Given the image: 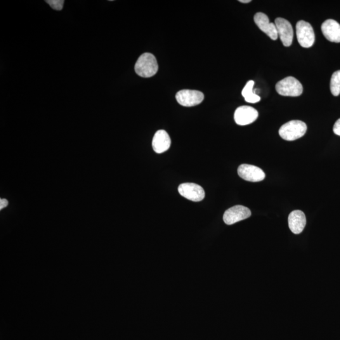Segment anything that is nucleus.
Masks as SVG:
<instances>
[{"label": "nucleus", "mask_w": 340, "mask_h": 340, "mask_svg": "<svg viewBox=\"0 0 340 340\" xmlns=\"http://www.w3.org/2000/svg\"><path fill=\"white\" fill-rule=\"evenodd\" d=\"M158 65L153 54L144 53L139 57L135 65V72L143 78H150L157 74Z\"/></svg>", "instance_id": "obj_1"}, {"label": "nucleus", "mask_w": 340, "mask_h": 340, "mask_svg": "<svg viewBox=\"0 0 340 340\" xmlns=\"http://www.w3.org/2000/svg\"><path fill=\"white\" fill-rule=\"evenodd\" d=\"M307 131L305 123L301 120H294L285 123L279 129V135L284 140H296L304 136Z\"/></svg>", "instance_id": "obj_2"}, {"label": "nucleus", "mask_w": 340, "mask_h": 340, "mask_svg": "<svg viewBox=\"0 0 340 340\" xmlns=\"http://www.w3.org/2000/svg\"><path fill=\"white\" fill-rule=\"evenodd\" d=\"M276 91L280 95L299 96L303 91V87L299 80L289 77L278 82L275 86Z\"/></svg>", "instance_id": "obj_3"}, {"label": "nucleus", "mask_w": 340, "mask_h": 340, "mask_svg": "<svg viewBox=\"0 0 340 340\" xmlns=\"http://www.w3.org/2000/svg\"><path fill=\"white\" fill-rule=\"evenodd\" d=\"M297 41L302 47L309 48L315 42V34L310 23L304 20L299 21L296 24Z\"/></svg>", "instance_id": "obj_4"}, {"label": "nucleus", "mask_w": 340, "mask_h": 340, "mask_svg": "<svg viewBox=\"0 0 340 340\" xmlns=\"http://www.w3.org/2000/svg\"><path fill=\"white\" fill-rule=\"evenodd\" d=\"M176 99L179 105L184 107H193L202 103L204 94L197 90L183 89L176 93Z\"/></svg>", "instance_id": "obj_5"}, {"label": "nucleus", "mask_w": 340, "mask_h": 340, "mask_svg": "<svg viewBox=\"0 0 340 340\" xmlns=\"http://www.w3.org/2000/svg\"><path fill=\"white\" fill-rule=\"evenodd\" d=\"M178 192L182 197L193 202L202 201L205 198V191L201 186L193 183L181 184Z\"/></svg>", "instance_id": "obj_6"}, {"label": "nucleus", "mask_w": 340, "mask_h": 340, "mask_svg": "<svg viewBox=\"0 0 340 340\" xmlns=\"http://www.w3.org/2000/svg\"><path fill=\"white\" fill-rule=\"evenodd\" d=\"M251 215V211L249 208L243 205H236L224 212L223 220L227 225H232L238 222L249 218Z\"/></svg>", "instance_id": "obj_7"}, {"label": "nucleus", "mask_w": 340, "mask_h": 340, "mask_svg": "<svg viewBox=\"0 0 340 340\" xmlns=\"http://www.w3.org/2000/svg\"><path fill=\"white\" fill-rule=\"evenodd\" d=\"M238 173L241 178L252 182H258L265 178V174L263 170L252 165H240L238 167Z\"/></svg>", "instance_id": "obj_8"}, {"label": "nucleus", "mask_w": 340, "mask_h": 340, "mask_svg": "<svg viewBox=\"0 0 340 340\" xmlns=\"http://www.w3.org/2000/svg\"><path fill=\"white\" fill-rule=\"evenodd\" d=\"M258 117V111L250 106H242L238 107L234 115L236 124L240 126H247L252 124Z\"/></svg>", "instance_id": "obj_9"}, {"label": "nucleus", "mask_w": 340, "mask_h": 340, "mask_svg": "<svg viewBox=\"0 0 340 340\" xmlns=\"http://www.w3.org/2000/svg\"><path fill=\"white\" fill-rule=\"evenodd\" d=\"M278 36L280 37L283 46L289 47L292 44L294 31L292 26L289 21L283 18H277L275 20Z\"/></svg>", "instance_id": "obj_10"}, {"label": "nucleus", "mask_w": 340, "mask_h": 340, "mask_svg": "<svg viewBox=\"0 0 340 340\" xmlns=\"http://www.w3.org/2000/svg\"><path fill=\"white\" fill-rule=\"evenodd\" d=\"M254 21L259 29L267 35L271 40L275 41L277 39L278 35L275 23H270L268 17L265 14L256 13L254 16Z\"/></svg>", "instance_id": "obj_11"}, {"label": "nucleus", "mask_w": 340, "mask_h": 340, "mask_svg": "<svg viewBox=\"0 0 340 340\" xmlns=\"http://www.w3.org/2000/svg\"><path fill=\"white\" fill-rule=\"evenodd\" d=\"M321 30L326 39L330 42L340 43V25L333 19H328L323 23Z\"/></svg>", "instance_id": "obj_12"}, {"label": "nucleus", "mask_w": 340, "mask_h": 340, "mask_svg": "<svg viewBox=\"0 0 340 340\" xmlns=\"http://www.w3.org/2000/svg\"><path fill=\"white\" fill-rule=\"evenodd\" d=\"M288 223L290 231L296 235H299L303 231L306 225V218L304 212L296 210L289 214Z\"/></svg>", "instance_id": "obj_13"}, {"label": "nucleus", "mask_w": 340, "mask_h": 340, "mask_svg": "<svg viewBox=\"0 0 340 340\" xmlns=\"http://www.w3.org/2000/svg\"><path fill=\"white\" fill-rule=\"evenodd\" d=\"M153 150L158 154L167 151L171 146V139L164 130H159L155 134L152 142Z\"/></svg>", "instance_id": "obj_14"}, {"label": "nucleus", "mask_w": 340, "mask_h": 340, "mask_svg": "<svg viewBox=\"0 0 340 340\" xmlns=\"http://www.w3.org/2000/svg\"><path fill=\"white\" fill-rule=\"evenodd\" d=\"M255 82L254 81H249L245 85L244 88L242 91V95L245 98V100L247 102L251 103H255L260 101L261 98L258 94H255L253 88H254Z\"/></svg>", "instance_id": "obj_15"}, {"label": "nucleus", "mask_w": 340, "mask_h": 340, "mask_svg": "<svg viewBox=\"0 0 340 340\" xmlns=\"http://www.w3.org/2000/svg\"><path fill=\"white\" fill-rule=\"evenodd\" d=\"M330 89L334 96H339L340 94V70L337 71L333 74L330 82Z\"/></svg>", "instance_id": "obj_16"}, {"label": "nucleus", "mask_w": 340, "mask_h": 340, "mask_svg": "<svg viewBox=\"0 0 340 340\" xmlns=\"http://www.w3.org/2000/svg\"><path fill=\"white\" fill-rule=\"evenodd\" d=\"M46 1L51 6L52 8L56 9V10H61L63 9L64 3H65L64 0H49V1Z\"/></svg>", "instance_id": "obj_17"}, {"label": "nucleus", "mask_w": 340, "mask_h": 340, "mask_svg": "<svg viewBox=\"0 0 340 340\" xmlns=\"http://www.w3.org/2000/svg\"><path fill=\"white\" fill-rule=\"evenodd\" d=\"M334 132L335 134L340 136V119L335 122L334 126Z\"/></svg>", "instance_id": "obj_18"}, {"label": "nucleus", "mask_w": 340, "mask_h": 340, "mask_svg": "<svg viewBox=\"0 0 340 340\" xmlns=\"http://www.w3.org/2000/svg\"><path fill=\"white\" fill-rule=\"evenodd\" d=\"M8 202L6 199H0V209H3V208L8 206Z\"/></svg>", "instance_id": "obj_19"}, {"label": "nucleus", "mask_w": 340, "mask_h": 340, "mask_svg": "<svg viewBox=\"0 0 340 340\" xmlns=\"http://www.w3.org/2000/svg\"><path fill=\"white\" fill-rule=\"evenodd\" d=\"M239 1L243 3H250V2H251L252 1L251 0H240Z\"/></svg>", "instance_id": "obj_20"}]
</instances>
